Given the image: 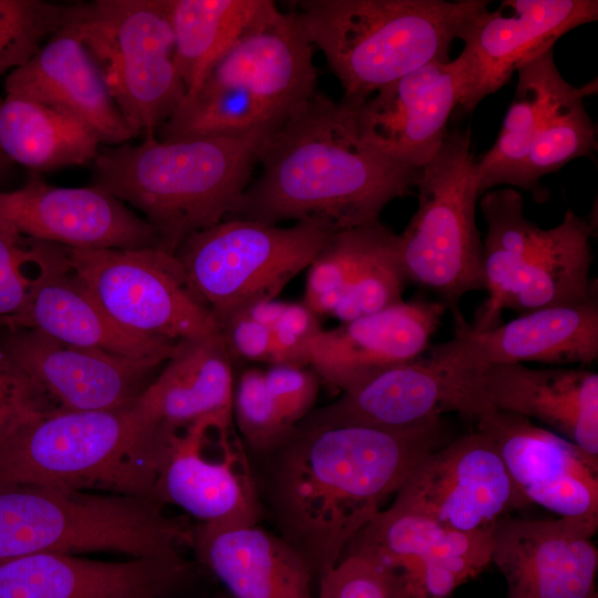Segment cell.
I'll return each instance as SVG.
<instances>
[{"label": "cell", "mask_w": 598, "mask_h": 598, "mask_svg": "<svg viewBox=\"0 0 598 598\" xmlns=\"http://www.w3.org/2000/svg\"><path fill=\"white\" fill-rule=\"evenodd\" d=\"M480 205L487 226L483 271L488 296L470 324L475 331H485L501 324L506 300L539 227L526 218L523 197L515 189L487 190Z\"/></svg>", "instance_id": "obj_33"}, {"label": "cell", "mask_w": 598, "mask_h": 598, "mask_svg": "<svg viewBox=\"0 0 598 598\" xmlns=\"http://www.w3.org/2000/svg\"><path fill=\"white\" fill-rule=\"evenodd\" d=\"M264 372L270 394L291 426L315 409L320 380L312 370L282 364Z\"/></svg>", "instance_id": "obj_40"}, {"label": "cell", "mask_w": 598, "mask_h": 598, "mask_svg": "<svg viewBox=\"0 0 598 598\" xmlns=\"http://www.w3.org/2000/svg\"><path fill=\"white\" fill-rule=\"evenodd\" d=\"M443 435L442 416L388 430L307 415L275 444L247 453L262 518L301 555L317 584Z\"/></svg>", "instance_id": "obj_1"}, {"label": "cell", "mask_w": 598, "mask_h": 598, "mask_svg": "<svg viewBox=\"0 0 598 598\" xmlns=\"http://www.w3.org/2000/svg\"><path fill=\"white\" fill-rule=\"evenodd\" d=\"M153 498L200 525H256L262 519L249 457L233 415H210L155 436Z\"/></svg>", "instance_id": "obj_11"}, {"label": "cell", "mask_w": 598, "mask_h": 598, "mask_svg": "<svg viewBox=\"0 0 598 598\" xmlns=\"http://www.w3.org/2000/svg\"><path fill=\"white\" fill-rule=\"evenodd\" d=\"M65 248L71 267L122 329L175 343L220 333L175 254L157 247Z\"/></svg>", "instance_id": "obj_10"}, {"label": "cell", "mask_w": 598, "mask_h": 598, "mask_svg": "<svg viewBox=\"0 0 598 598\" xmlns=\"http://www.w3.org/2000/svg\"><path fill=\"white\" fill-rule=\"evenodd\" d=\"M73 4L42 0H0V75L27 63L69 23Z\"/></svg>", "instance_id": "obj_37"}, {"label": "cell", "mask_w": 598, "mask_h": 598, "mask_svg": "<svg viewBox=\"0 0 598 598\" xmlns=\"http://www.w3.org/2000/svg\"><path fill=\"white\" fill-rule=\"evenodd\" d=\"M596 82L576 87L564 81L536 134L518 187L543 199L539 181L570 161L592 156L597 151L596 127L584 97L596 91Z\"/></svg>", "instance_id": "obj_35"}, {"label": "cell", "mask_w": 598, "mask_h": 598, "mask_svg": "<svg viewBox=\"0 0 598 598\" xmlns=\"http://www.w3.org/2000/svg\"><path fill=\"white\" fill-rule=\"evenodd\" d=\"M429 358L445 372L494 363L590 364L598 358L597 291L580 305L526 312L485 331L461 317L454 337Z\"/></svg>", "instance_id": "obj_21"}, {"label": "cell", "mask_w": 598, "mask_h": 598, "mask_svg": "<svg viewBox=\"0 0 598 598\" xmlns=\"http://www.w3.org/2000/svg\"><path fill=\"white\" fill-rule=\"evenodd\" d=\"M31 266L24 308L0 328L38 330L62 343L125 358H172L181 344L135 336L115 323L69 264L65 246L23 237Z\"/></svg>", "instance_id": "obj_17"}, {"label": "cell", "mask_w": 598, "mask_h": 598, "mask_svg": "<svg viewBox=\"0 0 598 598\" xmlns=\"http://www.w3.org/2000/svg\"><path fill=\"white\" fill-rule=\"evenodd\" d=\"M312 55L296 12H281L274 1L264 0L203 85L282 124L317 93Z\"/></svg>", "instance_id": "obj_15"}, {"label": "cell", "mask_w": 598, "mask_h": 598, "mask_svg": "<svg viewBox=\"0 0 598 598\" xmlns=\"http://www.w3.org/2000/svg\"><path fill=\"white\" fill-rule=\"evenodd\" d=\"M7 94L62 109L111 146L138 136L110 95L89 51L66 24L4 79Z\"/></svg>", "instance_id": "obj_26"}, {"label": "cell", "mask_w": 598, "mask_h": 598, "mask_svg": "<svg viewBox=\"0 0 598 598\" xmlns=\"http://www.w3.org/2000/svg\"><path fill=\"white\" fill-rule=\"evenodd\" d=\"M487 0H306L302 30L357 107L381 87L433 62H448L465 23Z\"/></svg>", "instance_id": "obj_4"}, {"label": "cell", "mask_w": 598, "mask_h": 598, "mask_svg": "<svg viewBox=\"0 0 598 598\" xmlns=\"http://www.w3.org/2000/svg\"><path fill=\"white\" fill-rule=\"evenodd\" d=\"M465 91L460 56L430 63L353 107L361 137L378 152L421 169L440 151L447 122Z\"/></svg>", "instance_id": "obj_22"}, {"label": "cell", "mask_w": 598, "mask_h": 598, "mask_svg": "<svg viewBox=\"0 0 598 598\" xmlns=\"http://www.w3.org/2000/svg\"><path fill=\"white\" fill-rule=\"evenodd\" d=\"M492 529L457 532L390 504L355 535L344 555L363 556L393 571L406 598H448L491 563Z\"/></svg>", "instance_id": "obj_16"}, {"label": "cell", "mask_w": 598, "mask_h": 598, "mask_svg": "<svg viewBox=\"0 0 598 598\" xmlns=\"http://www.w3.org/2000/svg\"><path fill=\"white\" fill-rule=\"evenodd\" d=\"M190 547L234 598H315L316 581L301 555L258 524H195Z\"/></svg>", "instance_id": "obj_27"}, {"label": "cell", "mask_w": 598, "mask_h": 598, "mask_svg": "<svg viewBox=\"0 0 598 598\" xmlns=\"http://www.w3.org/2000/svg\"><path fill=\"white\" fill-rule=\"evenodd\" d=\"M448 398L445 374L429 357H420L341 392L334 402L308 415L328 424L401 430L441 416Z\"/></svg>", "instance_id": "obj_29"}, {"label": "cell", "mask_w": 598, "mask_h": 598, "mask_svg": "<svg viewBox=\"0 0 598 598\" xmlns=\"http://www.w3.org/2000/svg\"><path fill=\"white\" fill-rule=\"evenodd\" d=\"M0 346L27 379L44 414L130 404L171 359L120 357L22 328H0Z\"/></svg>", "instance_id": "obj_13"}, {"label": "cell", "mask_w": 598, "mask_h": 598, "mask_svg": "<svg viewBox=\"0 0 598 598\" xmlns=\"http://www.w3.org/2000/svg\"><path fill=\"white\" fill-rule=\"evenodd\" d=\"M258 163L259 174L226 218L347 230L380 220L420 175L361 137L352 106L318 92L265 141Z\"/></svg>", "instance_id": "obj_2"}, {"label": "cell", "mask_w": 598, "mask_h": 598, "mask_svg": "<svg viewBox=\"0 0 598 598\" xmlns=\"http://www.w3.org/2000/svg\"><path fill=\"white\" fill-rule=\"evenodd\" d=\"M42 414L27 379L0 346V440Z\"/></svg>", "instance_id": "obj_42"}, {"label": "cell", "mask_w": 598, "mask_h": 598, "mask_svg": "<svg viewBox=\"0 0 598 598\" xmlns=\"http://www.w3.org/2000/svg\"><path fill=\"white\" fill-rule=\"evenodd\" d=\"M0 221L22 237L69 248H159L152 226L112 195L53 186L37 173L20 188L0 190Z\"/></svg>", "instance_id": "obj_20"}, {"label": "cell", "mask_w": 598, "mask_h": 598, "mask_svg": "<svg viewBox=\"0 0 598 598\" xmlns=\"http://www.w3.org/2000/svg\"><path fill=\"white\" fill-rule=\"evenodd\" d=\"M1 103V97H0ZM16 164L12 163L0 150V188L9 182L16 172ZM1 190V189H0Z\"/></svg>", "instance_id": "obj_43"}, {"label": "cell", "mask_w": 598, "mask_h": 598, "mask_svg": "<svg viewBox=\"0 0 598 598\" xmlns=\"http://www.w3.org/2000/svg\"><path fill=\"white\" fill-rule=\"evenodd\" d=\"M333 234L312 224L280 227L225 218L185 239L175 256L219 327L257 302L276 299Z\"/></svg>", "instance_id": "obj_9"}, {"label": "cell", "mask_w": 598, "mask_h": 598, "mask_svg": "<svg viewBox=\"0 0 598 598\" xmlns=\"http://www.w3.org/2000/svg\"><path fill=\"white\" fill-rule=\"evenodd\" d=\"M393 235L380 220L334 233L307 268L303 303L318 317L331 316Z\"/></svg>", "instance_id": "obj_36"}, {"label": "cell", "mask_w": 598, "mask_h": 598, "mask_svg": "<svg viewBox=\"0 0 598 598\" xmlns=\"http://www.w3.org/2000/svg\"><path fill=\"white\" fill-rule=\"evenodd\" d=\"M444 374L451 384L447 412L473 420L484 410L496 409L536 420L598 463L596 372L494 363Z\"/></svg>", "instance_id": "obj_12"}, {"label": "cell", "mask_w": 598, "mask_h": 598, "mask_svg": "<svg viewBox=\"0 0 598 598\" xmlns=\"http://www.w3.org/2000/svg\"><path fill=\"white\" fill-rule=\"evenodd\" d=\"M233 422L247 453L260 452L280 440L291 426L270 394L265 372L248 369L234 384Z\"/></svg>", "instance_id": "obj_38"}, {"label": "cell", "mask_w": 598, "mask_h": 598, "mask_svg": "<svg viewBox=\"0 0 598 598\" xmlns=\"http://www.w3.org/2000/svg\"><path fill=\"white\" fill-rule=\"evenodd\" d=\"M529 504L598 527V463L528 417L488 409L473 419Z\"/></svg>", "instance_id": "obj_19"}, {"label": "cell", "mask_w": 598, "mask_h": 598, "mask_svg": "<svg viewBox=\"0 0 598 598\" xmlns=\"http://www.w3.org/2000/svg\"><path fill=\"white\" fill-rule=\"evenodd\" d=\"M317 584V598H406L398 575L355 554L343 555Z\"/></svg>", "instance_id": "obj_39"}, {"label": "cell", "mask_w": 598, "mask_h": 598, "mask_svg": "<svg viewBox=\"0 0 598 598\" xmlns=\"http://www.w3.org/2000/svg\"><path fill=\"white\" fill-rule=\"evenodd\" d=\"M233 358L221 333L183 342L137 403L156 433L210 415H233Z\"/></svg>", "instance_id": "obj_28"}, {"label": "cell", "mask_w": 598, "mask_h": 598, "mask_svg": "<svg viewBox=\"0 0 598 598\" xmlns=\"http://www.w3.org/2000/svg\"><path fill=\"white\" fill-rule=\"evenodd\" d=\"M391 504L463 533L491 530L529 505L493 442L477 430L425 455Z\"/></svg>", "instance_id": "obj_14"}, {"label": "cell", "mask_w": 598, "mask_h": 598, "mask_svg": "<svg viewBox=\"0 0 598 598\" xmlns=\"http://www.w3.org/2000/svg\"><path fill=\"white\" fill-rule=\"evenodd\" d=\"M216 598H225V597L220 596V597H216Z\"/></svg>", "instance_id": "obj_44"}, {"label": "cell", "mask_w": 598, "mask_h": 598, "mask_svg": "<svg viewBox=\"0 0 598 598\" xmlns=\"http://www.w3.org/2000/svg\"><path fill=\"white\" fill-rule=\"evenodd\" d=\"M264 0H171L174 60L193 95L244 32Z\"/></svg>", "instance_id": "obj_34"}, {"label": "cell", "mask_w": 598, "mask_h": 598, "mask_svg": "<svg viewBox=\"0 0 598 598\" xmlns=\"http://www.w3.org/2000/svg\"><path fill=\"white\" fill-rule=\"evenodd\" d=\"M271 134L178 141L147 135L138 145L103 147L91 163L90 186L136 208L159 248L175 254L189 236L229 215Z\"/></svg>", "instance_id": "obj_3"}, {"label": "cell", "mask_w": 598, "mask_h": 598, "mask_svg": "<svg viewBox=\"0 0 598 598\" xmlns=\"http://www.w3.org/2000/svg\"><path fill=\"white\" fill-rule=\"evenodd\" d=\"M598 19L596 0H503L472 17L458 38L464 49L465 91L460 105L470 113L506 84L526 62L553 49L564 34Z\"/></svg>", "instance_id": "obj_18"}, {"label": "cell", "mask_w": 598, "mask_h": 598, "mask_svg": "<svg viewBox=\"0 0 598 598\" xmlns=\"http://www.w3.org/2000/svg\"><path fill=\"white\" fill-rule=\"evenodd\" d=\"M68 25L130 126L137 135H156L186 95L174 60L171 0L75 3Z\"/></svg>", "instance_id": "obj_7"}, {"label": "cell", "mask_w": 598, "mask_h": 598, "mask_svg": "<svg viewBox=\"0 0 598 598\" xmlns=\"http://www.w3.org/2000/svg\"><path fill=\"white\" fill-rule=\"evenodd\" d=\"M445 311L440 301H402L321 330L308 344L307 367L328 386L348 391L386 369L420 358Z\"/></svg>", "instance_id": "obj_24"}, {"label": "cell", "mask_w": 598, "mask_h": 598, "mask_svg": "<svg viewBox=\"0 0 598 598\" xmlns=\"http://www.w3.org/2000/svg\"><path fill=\"white\" fill-rule=\"evenodd\" d=\"M415 185L416 212L398 235L402 265L408 280L435 291L455 320L464 317L462 298L485 288L475 220L481 193L467 131L447 132Z\"/></svg>", "instance_id": "obj_8"}, {"label": "cell", "mask_w": 598, "mask_h": 598, "mask_svg": "<svg viewBox=\"0 0 598 598\" xmlns=\"http://www.w3.org/2000/svg\"><path fill=\"white\" fill-rule=\"evenodd\" d=\"M155 434L137 400L109 410L38 415L0 440V487L40 485L153 498Z\"/></svg>", "instance_id": "obj_5"}, {"label": "cell", "mask_w": 598, "mask_h": 598, "mask_svg": "<svg viewBox=\"0 0 598 598\" xmlns=\"http://www.w3.org/2000/svg\"><path fill=\"white\" fill-rule=\"evenodd\" d=\"M29 286L23 237L0 221V323L24 308Z\"/></svg>", "instance_id": "obj_41"}, {"label": "cell", "mask_w": 598, "mask_h": 598, "mask_svg": "<svg viewBox=\"0 0 598 598\" xmlns=\"http://www.w3.org/2000/svg\"><path fill=\"white\" fill-rule=\"evenodd\" d=\"M597 527L570 518L506 515L492 529V557L507 598H597Z\"/></svg>", "instance_id": "obj_23"}, {"label": "cell", "mask_w": 598, "mask_h": 598, "mask_svg": "<svg viewBox=\"0 0 598 598\" xmlns=\"http://www.w3.org/2000/svg\"><path fill=\"white\" fill-rule=\"evenodd\" d=\"M96 132L73 114L28 97L0 103V150L33 173L91 164L100 152Z\"/></svg>", "instance_id": "obj_31"}, {"label": "cell", "mask_w": 598, "mask_h": 598, "mask_svg": "<svg viewBox=\"0 0 598 598\" xmlns=\"http://www.w3.org/2000/svg\"><path fill=\"white\" fill-rule=\"evenodd\" d=\"M591 220L566 210L553 228H539L505 309L522 313L577 306L597 291L589 277L594 260Z\"/></svg>", "instance_id": "obj_30"}, {"label": "cell", "mask_w": 598, "mask_h": 598, "mask_svg": "<svg viewBox=\"0 0 598 598\" xmlns=\"http://www.w3.org/2000/svg\"><path fill=\"white\" fill-rule=\"evenodd\" d=\"M190 571L184 557L104 561L39 553L0 561V598H159Z\"/></svg>", "instance_id": "obj_25"}, {"label": "cell", "mask_w": 598, "mask_h": 598, "mask_svg": "<svg viewBox=\"0 0 598 598\" xmlns=\"http://www.w3.org/2000/svg\"><path fill=\"white\" fill-rule=\"evenodd\" d=\"M150 497L54 486L0 487V561L39 553L179 558L192 526Z\"/></svg>", "instance_id": "obj_6"}, {"label": "cell", "mask_w": 598, "mask_h": 598, "mask_svg": "<svg viewBox=\"0 0 598 598\" xmlns=\"http://www.w3.org/2000/svg\"><path fill=\"white\" fill-rule=\"evenodd\" d=\"M517 86L501 132L491 150L475 162L480 193L508 184L518 187L533 141L565 81L553 49L518 68Z\"/></svg>", "instance_id": "obj_32"}]
</instances>
